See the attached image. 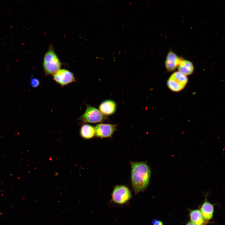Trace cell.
Here are the masks:
<instances>
[{"mask_svg": "<svg viewBox=\"0 0 225 225\" xmlns=\"http://www.w3.org/2000/svg\"><path fill=\"white\" fill-rule=\"evenodd\" d=\"M186 225H195L192 222H189L187 223Z\"/></svg>", "mask_w": 225, "mask_h": 225, "instance_id": "16", "label": "cell"}, {"mask_svg": "<svg viewBox=\"0 0 225 225\" xmlns=\"http://www.w3.org/2000/svg\"><path fill=\"white\" fill-rule=\"evenodd\" d=\"M131 181L136 194L145 190L148 185L151 175L150 167L143 162L130 161Z\"/></svg>", "mask_w": 225, "mask_h": 225, "instance_id": "1", "label": "cell"}, {"mask_svg": "<svg viewBox=\"0 0 225 225\" xmlns=\"http://www.w3.org/2000/svg\"><path fill=\"white\" fill-rule=\"evenodd\" d=\"M80 135L83 138L89 139L95 136V127L88 124L82 125L80 128Z\"/></svg>", "mask_w": 225, "mask_h": 225, "instance_id": "11", "label": "cell"}, {"mask_svg": "<svg viewBox=\"0 0 225 225\" xmlns=\"http://www.w3.org/2000/svg\"><path fill=\"white\" fill-rule=\"evenodd\" d=\"M188 82L186 76L180 72H176L173 73L167 81V85L171 90L178 92L182 90Z\"/></svg>", "mask_w": 225, "mask_h": 225, "instance_id": "5", "label": "cell"}, {"mask_svg": "<svg viewBox=\"0 0 225 225\" xmlns=\"http://www.w3.org/2000/svg\"><path fill=\"white\" fill-rule=\"evenodd\" d=\"M117 104L113 100H107L103 101L99 106V110L104 115L114 114L117 109Z\"/></svg>", "mask_w": 225, "mask_h": 225, "instance_id": "9", "label": "cell"}, {"mask_svg": "<svg viewBox=\"0 0 225 225\" xmlns=\"http://www.w3.org/2000/svg\"><path fill=\"white\" fill-rule=\"evenodd\" d=\"M1 214V213L0 212V215Z\"/></svg>", "mask_w": 225, "mask_h": 225, "instance_id": "17", "label": "cell"}, {"mask_svg": "<svg viewBox=\"0 0 225 225\" xmlns=\"http://www.w3.org/2000/svg\"><path fill=\"white\" fill-rule=\"evenodd\" d=\"M182 59L172 51H170L168 53L165 61V66L168 72H172L175 70L178 67Z\"/></svg>", "mask_w": 225, "mask_h": 225, "instance_id": "8", "label": "cell"}, {"mask_svg": "<svg viewBox=\"0 0 225 225\" xmlns=\"http://www.w3.org/2000/svg\"><path fill=\"white\" fill-rule=\"evenodd\" d=\"M62 63L52 47L45 53L43 67L46 75H53L60 69Z\"/></svg>", "mask_w": 225, "mask_h": 225, "instance_id": "2", "label": "cell"}, {"mask_svg": "<svg viewBox=\"0 0 225 225\" xmlns=\"http://www.w3.org/2000/svg\"><path fill=\"white\" fill-rule=\"evenodd\" d=\"M113 202L122 205L128 202L132 198L131 192L124 185H117L114 188L111 195Z\"/></svg>", "mask_w": 225, "mask_h": 225, "instance_id": "4", "label": "cell"}, {"mask_svg": "<svg viewBox=\"0 0 225 225\" xmlns=\"http://www.w3.org/2000/svg\"><path fill=\"white\" fill-rule=\"evenodd\" d=\"M78 119L83 123H97L107 120L108 118L102 114L99 109L87 105L85 112Z\"/></svg>", "mask_w": 225, "mask_h": 225, "instance_id": "3", "label": "cell"}, {"mask_svg": "<svg viewBox=\"0 0 225 225\" xmlns=\"http://www.w3.org/2000/svg\"><path fill=\"white\" fill-rule=\"evenodd\" d=\"M52 77L53 80L62 87L76 81L73 73L65 69H60Z\"/></svg>", "mask_w": 225, "mask_h": 225, "instance_id": "6", "label": "cell"}, {"mask_svg": "<svg viewBox=\"0 0 225 225\" xmlns=\"http://www.w3.org/2000/svg\"><path fill=\"white\" fill-rule=\"evenodd\" d=\"M178 71L185 76L192 74L194 70L192 63L188 60L182 59L178 67Z\"/></svg>", "mask_w": 225, "mask_h": 225, "instance_id": "10", "label": "cell"}, {"mask_svg": "<svg viewBox=\"0 0 225 225\" xmlns=\"http://www.w3.org/2000/svg\"><path fill=\"white\" fill-rule=\"evenodd\" d=\"M190 218L192 222L195 225H203L204 223V218L200 210H194L190 213Z\"/></svg>", "mask_w": 225, "mask_h": 225, "instance_id": "13", "label": "cell"}, {"mask_svg": "<svg viewBox=\"0 0 225 225\" xmlns=\"http://www.w3.org/2000/svg\"><path fill=\"white\" fill-rule=\"evenodd\" d=\"M152 224L153 225H163L162 222L161 221L156 219L152 221Z\"/></svg>", "mask_w": 225, "mask_h": 225, "instance_id": "15", "label": "cell"}, {"mask_svg": "<svg viewBox=\"0 0 225 225\" xmlns=\"http://www.w3.org/2000/svg\"><path fill=\"white\" fill-rule=\"evenodd\" d=\"M200 209V211L204 219L209 220L212 218L214 208L212 204L205 201L202 205Z\"/></svg>", "mask_w": 225, "mask_h": 225, "instance_id": "12", "label": "cell"}, {"mask_svg": "<svg viewBox=\"0 0 225 225\" xmlns=\"http://www.w3.org/2000/svg\"><path fill=\"white\" fill-rule=\"evenodd\" d=\"M40 82L38 78H32L30 80V85L32 88H37L40 85Z\"/></svg>", "mask_w": 225, "mask_h": 225, "instance_id": "14", "label": "cell"}, {"mask_svg": "<svg viewBox=\"0 0 225 225\" xmlns=\"http://www.w3.org/2000/svg\"><path fill=\"white\" fill-rule=\"evenodd\" d=\"M117 124L100 123L96 125L95 128V136L101 138H111L117 130Z\"/></svg>", "mask_w": 225, "mask_h": 225, "instance_id": "7", "label": "cell"}]
</instances>
